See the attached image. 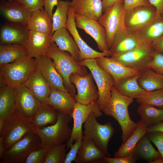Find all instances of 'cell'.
<instances>
[{"instance_id": "1", "label": "cell", "mask_w": 163, "mask_h": 163, "mask_svg": "<svg viewBox=\"0 0 163 163\" xmlns=\"http://www.w3.org/2000/svg\"><path fill=\"white\" fill-rule=\"evenodd\" d=\"M45 55L52 59L56 69L63 79L66 88L75 97V89L70 82V76L75 73L81 76L86 75L88 73L86 67L80 65L69 53L60 50L53 41Z\"/></svg>"}, {"instance_id": "2", "label": "cell", "mask_w": 163, "mask_h": 163, "mask_svg": "<svg viewBox=\"0 0 163 163\" xmlns=\"http://www.w3.org/2000/svg\"><path fill=\"white\" fill-rule=\"evenodd\" d=\"M133 99L120 94L113 86L111 90V97L109 106V116L112 117L119 124L122 131L121 139L124 143L137 127L138 123L132 120L128 108Z\"/></svg>"}, {"instance_id": "3", "label": "cell", "mask_w": 163, "mask_h": 163, "mask_svg": "<svg viewBox=\"0 0 163 163\" xmlns=\"http://www.w3.org/2000/svg\"><path fill=\"white\" fill-rule=\"evenodd\" d=\"M36 59L28 55L0 66V85L15 88L23 84L36 68Z\"/></svg>"}, {"instance_id": "4", "label": "cell", "mask_w": 163, "mask_h": 163, "mask_svg": "<svg viewBox=\"0 0 163 163\" xmlns=\"http://www.w3.org/2000/svg\"><path fill=\"white\" fill-rule=\"evenodd\" d=\"M78 63L88 68L91 73L98 88L97 104L101 111L109 116L111 90L114 83L113 78L97 64L95 59H85Z\"/></svg>"}, {"instance_id": "5", "label": "cell", "mask_w": 163, "mask_h": 163, "mask_svg": "<svg viewBox=\"0 0 163 163\" xmlns=\"http://www.w3.org/2000/svg\"><path fill=\"white\" fill-rule=\"evenodd\" d=\"M36 127L32 118L27 117L16 110L6 121L0 130V137L6 150L20 140L26 133L35 132Z\"/></svg>"}, {"instance_id": "6", "label": "cell", "mask_w": 163, "mask_h": 163, "mask_svg": "<svg viewBox=\"0 0 163 163\" xmlns=\"http://www.w3.org/2000/svg\"><path fill=\"white\" fill-rule=\"evenodd\" d=\"M72 118L71 116L59 111L56 123L42 128L36 127L35 133L41 139V146L50 148L66 142L72 133V128L69 123Z\"/></svg>"}, {"instance_id": "7", "label": "cell", "mask_w": 163, "mask_h": 163, "mask_svg": "<svg viewBox=\"0 0 163 163\" xmlns=\"http://www.w3.org/2000/svg\"><path fill=\"white\" fill-rule=\"evenodd\" d=\"M97 118L95 113L92 112L85 122L82 139L93 141L107 156L110 157L108 145L114 129L110 122L101 124L97 121Z\"/></svg>"}, {"instance_id": "8", "label": "cell", "mask_w": 163, "mask_h": 163, "mask_svg": "<svg viewBox=\"0 0 163 163\" xmlns=\"http://www.w3.org/2000/svg\"><path fill=\"white\" fill-rule=\"evenodd\" d=\"M41 147V139L36 133H27L5 150L0 163H25L29 155Z\"/></svg>"}, {"instance_id": "9", "label": "cell", "mask_w": 163, "mask_h": 163, "mask_svg": "<svg viewBox=\"0 0 163 163\" xmlns=\"http://www.w3.org/2000/svg\"><path fill=\"white\" fill-rule=\"evenodd\" d=\"M125 12L124 2H116L107 8L98 21L106 30L109 49L112 45L115 35L126 29Z\"/></svg>"}, {"instance_id": "10", "label": "cell", "mask_w": 163, "mask_h": 163, "mask_svg": "<svg viewBox=\"0 0 163 163\" xmlns=\"http://www.w3.org/2000/svg\"><path fill=\"white\" fill-rule=\"evenodd\" d=\"M154 50L151 45L143 42L131 51L111 57L128 67L143 70L152 59Z\"/></svg>"}, {"instance_id": "11", "label": "cell", "mask_w": 163, "mask_h": 163, "mask_svg": "<svg viewBox=\"0 0 163 163\" xmlns=\"http://www.w3.org/2000/svg\"><path fill=\"white\" fill-rule=\"evenodd\" d=\"M92 112L95 113L97 118L102 115L97 101L87 105L76 103L72 115L73 120L72 133L69 139L66 143V150L69 149L75 141L83 139V135L82 129L83 124Z\"/></svg>"}, {"instance_id": "12", "label": "cell", "mask_w": 163, "mask_h": 163, "mask_svg": "<svg viewBox=\"0 0 163 163\" xmlns=\"http://www.w3.org/2000/svg\"><path fill=\"white\" fill-rule=\"evenodd\" d=\"M69 79L71 83L73 84L77 89V93L75 97L77 102L87 105L97 100L99 97L98 90L91 72L85 76L72 74L70 76Z\"/></svg>"}, {"instance_id": "13", "label": "cell", "mask_w": 163, "mask_h": 163, "mask_svg": "<svg viewBox=\"0 0 163 163\" xmlns=\"http://www.w3.org/2000/svg\"><path fill=\"white\" fill-rule=\"evenodd\" d=\"M157 16L156 8L151 5L136 7L126 12L125 25L126 28L137 32L152 21Z\"/></svg>"}, {"instance_id": "14", "label": "cell", "mask_w": 163, "mask_h": 163, "mask_svg": "<svg viewBox=\"0 0 163 163\" xmlns=\"http://www.w3.org/2000/svg\"><path fill=\"white\" fill-rule=\"evenodd\" d=\"M74 16L76 27L83 30L92 37L102 52H108L106 30L98 21L79 14H74Z\"/></svg>"}, {"instance_id": "15", "label": "cell", "mask_w": 163, "mask_h": 163, "mask_svg": "<svg viewBox=\"0 0 163 163\" xmlns=\"http://www.w3.org/2000/svg\"><path fill=\"white\" fill-rule=\"evenodd\" d=\"M36 59V70L46 81L51 90L69 92L65 86L62 76L56 69L52 59L45 55Z\"/></svg>"}, {"instance_id": "16", "label": "cell", "mask_w": 163, "mask_h": 163, "mask_svg": "<svg viewBox=\"0 0 163 163\" xmlns=\"http://www.w3.org/2000/svg\"><path fill=\"white\" fill-rule=\"evenodd\" d=\"M143 42L137 32L126 29L115 35L109 52L110 56L121 54L133 50Z\"/></svg>"}, {"instance_id": "17", "label": "cell", "mask_w": 163, "mask_h": 163, "mask_svg": "<svg viewBox=\"0 0 163 163\" xmlns=\"http://www.w3.org/2000/svg\"><path fill=\"white\" fill-rule=\"evenodd\" d=\"M0 10L4 18L10 23L25 26H27V19L32 12L15 0H1Z\"/></svg>"}, {"instance_id": "18", "label": "cell", "mask_w": 163, "mask_h": 163, "mask_svg": "<svg viewBox=\"0 0 163 163\" xmlns=\"http://www.w3.org/2000/svg\"><path fill=\"white\" fill-rule=\"evenodd\" d=\"M15 88L17 99V110L27 117L32 118L42 103L24 84Z\"/></svg>"}, {"instance_id": "19", "label": "cell", "mask_w": 163, "mask_h": 163, "mask_svg": "<svg viewBox=\"0 0 163 163\" xmlns=\"http://www.w3.org/2000/svg\"><path fill=\"white\" fill-rule=\"evenodd\" d=\"M65 28L69 31L75 41L81 53L82 60L95 59L102 56H110L109 52H98L89 46L82 38L77 30L74 14L70 9L68 11V19Z\"/></svg>"}, {"instance_id": "20", "label": "cell", "mask_w": 163, "mask_h": 163, "mask_svg": "<svg viewBox=\"0 0 163 163\" xmlns=\"http://www.w3.org/2000/svg\"><path fill=\"white\" fill-rule=\"evenodd\" d=\"M95 59L97 64L112 76L114 83L122 78L140 74L143 70L128 67L111 57L102 56Z\"/></svg>"}, {"instance_id": "21", "label": "cell", "mask_w": 163, "mask_h": 163, "mask_svg": "<svg viewBox=\"0 0 163 163\" xmlns=\"http://www.w3.org/2000/svg\"><path fill=\"white\" fill-rule=\"evenodd\" d=\"M52 35L29 30L25 45L28 56L37 59L45 55L52 41Z\"/></svg>"}, {"instance_id": "22", "label": "cell", "mask_w": 163, "mask_h": 163, "mask_svg": "<svg viewBox=\"0 0 163 163\" xmlns=\"http://www.w3.org/2000/svg\"><path fill=\"white\" fill-rule=\"evenodd\" d=\"M17 99L15 88L0 85V130L5 121L17 109Z\"/></svg>"}, {"instance_id": "23", "label": "cell", "mask_w": 163, "mask_h": 163, "mask_svg": "<svg viewBox=\"0 0 163 163\" xmlns=\"http://www.w3.org/2000/svg\"><path fill=\"white\" fill-rule=\"evenodd\" d=\"M29 30L27 26L9 23L1 28L0 44H14L25 46Z\"/></svg>"}, {"instance_id": "24", "label": "cell", "mask_w": 163, "mask_h": 163, "mask_svg": "<svg viewBox=\"0 0 163 163\" xmlns=\"http://www.w3.org/2000/svg\"><path fill=\"white\" fill-rule=\"evenodd\" d=\"M70 8L74 14L98 21L102 14L101 0H72Z\"/></svg>"}, {"instance_id": "25", "label": "cell", "mask_w": 163, "mask_h": 163, "mask_svg": "<svg viewBox=\"0 0 163 163\" xmlns=\"http://www.w3.org/2000/svg\"><path fill=\"white\" fill-rule=\"evenodd\" d=\"M76 103L75 97L69 93L54 90H51L46 104L59 112L72 116Z\"/></svg>"}, {"instance_id": "26", "label": "cell", "mask_w": 163, "mask_h": 163, "mask_svg": "<svg viewBox=\"0 0 163 163\" xmlns=\"http://www.w3.org/2000/svg\"><path fill=\"white\" fill-rule=\"evenodd\" d=\"M66 28H63L55 31L51 40L61 51L68 52L78 62L82 61L80 50L73 38Z\"/></svg>"}, {"instance_id": "27", "label": "cell", "mask_w": 163, "mask_h": 163, "mask_svg": "<svg viewBox=\"0 0 163 163\" xmlns=\"http://www.w3.org/2000/svg\"><path fill=\"white\" fill-rule=\"evenodd\" d=\"M24 84L42 103H46L51 89L46 81L36 69Z\"/></svg>"}, {"instance_id": "28", "label": "cell", "mask_w": 163, "mask_h": 163, "mask_svg": "<svg viewBox=\"0 0 163 163\" xmlns=\"http://www.w3.org/2000/svg\"><path fill=\"white\" fill-rule=\"evenodd\" d=\"M27 26L29 30L53 34L52 20L44 9L32 12L27 19Z\"/></svg>"}, {"instance_id": "29", "label": "cell", "mask_w": 163, "mask_h": 163, "mask_svg": "<svg viewBox=\"0 0 163 163\" xmlns=\"http://www.w3.org/2000/svg\"><path fill=\"white\" fill-rule=\"evenodd\" d=\"M83 144L79 149L76 158V163H101L104 157L107 156L93 141L82 139Z\"/></svg>"}, {"instance_id": "30", "label": "cell", "mask_w": 163, "mask_h": 163, "mask_svg": "<svg viewBox=\"0 0 163 163\" xmlns=\"http://www.w3.org/2000/svg\"><path fill=\"white\" fill-rule=\"evenodd\" d=\"M140 74L122 78L114 83L113 86L121 94L133 99L145 95L148 92L142 89L137 82Z\"/></svg>"}, {"instance_id": "31", "label": "cell", "mask_w": 163, "mask_h": 163, "mask_svg": "<svg viewBox=\"0 0 163 163\" xmlns=\"http://www.w3.org/2000/svg\"><path fill=\"white\" fill-rule=\"evenodd\" d=\"M130 137L121 145L114 154V158L125 157L134 153L136 146L141 138L147 133V127L140 120Z\"/></svg>"}, {"instance_id": "32", "label": "cell", "mask_w": 163, "mask_h": 163, "mask_svg": "<svg viewBox=\"0 0 163 163\" xmlns=\"http://www.w3.org/2000/svg\"><path fill=\"white\" fill-rule=\"evenodd\" d=\"M137 82L139 86L146 91L163 89V75L149 68L142 71Z\"/></svg>"}, {"instance_id": "33", "label": "cell", "mask_w": 163, "mask_h": 163, "mask_svg": "<svg viewBox=\"0 0 163 163\" xmlns=\"http://www.w3.org/2000/svg\"><path fill=\"white\" fill-rule=\"evenodd\" d=\"M137 33L143 42L151 45L163 36V16L156 17Z\"/></svg>"}, {"instance_id": "34", "label": "cell", "mask_w": 163, "mask_h": 163, "mask_svg": "<svg viewBox=\"0 0 163 163\" xmlns=\"http://www.w3.org/2000/svg\"><path fill=\"white\" fill-rule=\"evenodd\" d=\"M150 141L147 133L139 139L134 152L137 159H141L151 163L153 161L162 158L159 152L154 149Z\"/></svg>"}, {"instance_id": "35", "label": "cell", "mask_w": 163, "mask_h": 163, "mask_svg": "<svg viewBox=\"0 0 163 163\" xmlns=\"http://www.w3.org/2000/svg\"><path fill=\"white\" fill-rule=\"evenodd\" d=\"M28 55L25 46L14 44H0V66L14 62Z\"/></svg>"}, {"instance_id": "36", "label": "cell", "mask_w": 163, "mask_h": 163, "mask_svg": "<svg viewBox=\"0 0 163 163\" xmlns=\"http://www.w3.org/2000/svg\"><path fill=\"white\" fill-rule=\"evenodd\" d=\"M51 106L42 103L32 118L36 127L42 128L47 124H54L57 121L58 112Z\"/></svg>"}, {"instance_id": "37", "label": "cell", "mask_w": 163, "mask_h": 163, "mask_svg": "<svg viewBox=\"0 0 163 163\" xmlns=\"http://www.w3.org/2000/svg\"><path fill=\"white\" fill-rule=\"evenodd\" d=\"M137 109L141 120L148 127L163 120V109L145 104H139Z\"/></svg>"}, {"instance_id": "38", "label": "cell", "mask_w": 163, "mask_h": 163, "mask_svg": "<svg viewBox=\"0 0 163 163\" xmlns=\"http://www.w3.org/2000/svg\"><path fill=\"white\" fill-rule=\"evenodd\" d=\"M70 2L67 0H58L56 8L52 19L53 34L58 30L65 28Z\"/></svg>"}, {"instance_id": "39", "label": "cell", "mask_w": 163, "mask_h": 163, "mask_svg": "<svg viewBox=\"0 0 163 163\" xmlns=\"http://www.w3.org/2000/svg\"><path fill=\"white\" fill-rule=\"evenodd\" d=\"M139 104H145L163 109V96L162 89L148 92L145 95L136 98Z\"/></svg>"}, {"instance_id": "40", "label": "cell", "mask_w": 163, "mask_h": 163, "mask_svg": "<svg viewBox=\"0 0 163 163\" xmlns=\"http://www.w3.org/2000/svg\"><path fill=\"white\" fill-rule=\"evenodd\" d=\"M66 143L49 148L44 163H64L66 155Z\"/></svg>"}, {"instance_id": "41", "label": "cell", "mask_w": 163, "mask_h": 163, "mask_svg": "<svg viewBox=\"0 0 163 163\" xmlns=\"http://www.w3.org/2000/svg\"><path fill=\"white\" fill-rule=\"evenodd\" d=\"M49 149L42 147L32 152L27 158L25 163H44L46 154Z\"/></svg>"}, {"instance_id": "42", "label": "cell", "mask_w": 163, "mask_h": 163, "mask_svg": "<svg viewBox=\"0 0 163 163\" xmlns=\"http://www.w3.org/2000/svg\"><path fill=\"white\" fill-rule=\"evenodd\" d=\"M157 73L163 75V53L154 50L152 59L148 66Z\"/></svg>"}, {"instance_id": "43", "label": "cell", "mask_w": 163, "mask_h": 163, "mask_svg": "<svg viewBox=\"0 0 163 163\" xmlns=\"http://www.w3.org/2000/svg\"><path fill=\"white\" fill-rule=\"evenodd\" d=\"M147 133L149 140L157 147L163 158V132L153 131Z\"/></svg>"}, {"instance_id": "44", "label": "cell", "mask_w": 163, "mask_h": 163, "mask_svg": "<svg viewBox=\"0 0 163 163\" xmlns=\"http://www.w3.org/2000/svg\"><path fill=\"white\" fill-rule=\"evenodd\" d=\"M82 139H79L74 142L70 146V150L69 152L66 155L64 163H71L75 161L78 152L83 144Z\"/></svg>"}, {"instance_id": "45", "label": "cell", "mask_w": 163, "mask_h": 163, "mask_svg": "<svg viewBox=\"0 0 163 163\" xmlns=\"http://www.w3.org/2000/svg\"><path fill=\"white\" fill-rule=\"evenodd\" d=\"M134 153L127 157L113 158L106 156L104 158L102 163H134L137 160Z\"/></svg>"}, {"instance_id": "46", "label": "cell", "mask_w": 163, "mask_h": 163, "mask_svg": "<svg viewBox=\"0 0 163 163\" xmlns=\"http://www.w3.org/2000/svg\"><path fill=\"white\" fill-rule=\"evenodd\" d=\"M22 4L31 12L43 9V0H15Z\"/></svg>"}, {"instance_id": "47", "label": "cell", "mask_w": 163, "mask_h": 163, "mask_svg": "<svg viewBox=\"0 0 163 163\" xmlns=\"http://www.w3.org/2000/svg\"><path fill=\"white\" fill-rule=\"evenodd\" d=\"M124 4L125 12H127L136 7L150 4L148 0H124Z\"/></svg>"}, {"instance_id": "48", "label": "cell", "mask_w": 163, "mask_h": 163, "mask_svg": "<svg viewBox=\"0 0 163 163\" xmlns=\"http://www.w3.org/2000/svg\"><path fill=\"white\" fill-rule=\"evenodd\" d=\"M43 6L45 10L48 13L52 20L53 15V10L54 6L57 4L58 0H43Z\"/></svg>"}, {"instance_id": "49", "label": "cell", "mask_w": 163, "mask_h": 163, "mask_svg": "<svg viewBox=\"0 0 163 163\" xmlns=\"http://www.w3.org/2000/svg\"><path fill=\"white\" fill-rule=\"evenodd\" d=\"M156 8L157 17L163 16V0H148Z\"/></svg>"}, {"instance_id": "50", "label": "cell", "mask_w": 163, "mask_h": 163, "mask_svg": "<svg viewBox=\"0 0 163 163\" xmlns=\"http://www.w3.org/2000/svg\"><path fill=\"white\" fill-rule=\"evenodd\" d=\"M151 45L155 50L163 53V36L154 41Z\"/></svg>"}, {"instance_id": "51", "label": "cell", "mask_w": 163, "mask_h": 163, "mask_svg": "<svg viewBox=\"0 0 163 163\" xmlns=\"http://www.w3.org/2000/svg\"><path fill=\"white\" fill-rule=\"evenodd\" d=\"M153 131L163 132V120L147 127V132Z\"/></svg>"}, {"instance_id": "52", "label": "cell", "mask_w": 163, "mask_h": 163, "mask_svg": "<svg viewBox=\"0 0 163 163\" xmlns=\"http://www.w3.org/2000/svg\"><path fill=\"white\" fill-rule=\"evenodd\" d=\"M118 2H124V0H104L102 1L103 12H104L111 5Z\"/></svg>"}, {"instance_id": "53", "label": "cell", "mask_w": 163, "mask_h": 163, "mask_svg": "<svg viewBox=\"0 0 163 163\" xmlns=\"http://www.w3.org/2000/svg\"><path fill=\"white\" fill-rule=\"evenodd\" d=\"M5 149L3 142L2 138L0 137V159L1 160V158L5 152Z\"/></svg>"}, {"instance_id": "54", "label": "cell", "mask_w": 163, "mask_h": 163, "mask_svg": "<svg viewBox=\"0 0 163 163\" xmlns=\"http://www.w3.org/2000/svg\"><path fill=\"white\" fill-rule=\"evenodd\" d=\"M151 163H163V158H162L157 159L152 161Z\"/></svg>"}, {"instance_id": "55", "label": "cell", "mask_w": 163, "mask_h": 163, "mask_svg": "<svg viewBox=\"0 0 163 163\" xmlns=\"http://www.w3.org/2000/svg\"><path fill=\"white\" fill-rule=\"evenodd\" d=\"M162 94L163 96V89H162Z\"/></svg>"}, {"instance_id": "56", "label": "cell", "mask_w": 163, "mask_h": 163, "mask_svg": "<svg viewBox=\"0 0 163 163\" xmlns=\"http://www.w3.org/2000/svg\"><path fill=\"white\" fill-rule=\"evenodd\" d=\"M8 0V1H11V0Z\"/></svg>"}, {"instance_id": "57", "label": "cell", "mask_w": 163, "mask_h": 163, "mask_svg": "<svg viewBox=\"0 0 163 163\" xmlns=\"http://www.w3.org/2000/svg\"><path fill=\"white\" fill-rule=\"evenodd\" d=\"M102 1H103L104 0H101Z\"/></svg>"}]
</instances>
